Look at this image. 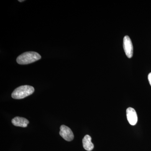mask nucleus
Returning <instances> with one entry per match:
<instances>
[{"label":"nucleus","mask_w":151,"mask_h":151,"mask_svg":"<svg viewBox=\"0 0 151 151\" xmlns=\"http://www.w3.org/2000/svg\"><path fill=\"white\" fill-rule=\"evenodd\" d=\"M91 140L92 138L88 135H86L82 140L83 147L86 150L91 151L94 149V145L91 142Z\"/></svg>","instance_id":"7"},{"label":"nucleus","mask_w":151,"mask_h":151,"mask_svg":"<svg viewBox=\"0 0 151 151\" xmlns=\"http://www.w3.org/2000/svg\"><path fill=\"white\" fill-rule=\"evenodd\" d=\"M59 134L63 139L68 142L73 140L74 138V135L71 130L65 125H62L60 127Z\"/></svg>","instance_id":"4"},{"label":"nucleus","mask_w":151,"mask_h":151,"mask_svg":"<svg viewBox=\"0 0 151 151\" xmlns=\"http://www.w3.org/2000/svg\"><path fill=\"white\" fill-rule=\"evenodd\" d=\"M127 120L132 126H134L138 121L137 115L134 108H129L127 110Z\"/></svg>","instance_id":"5"},{"label":"nucleus","mask_w":151,"mask_h":151,"mask_svg":"<svg viewBox=\"0 0 151 151\" xmlns=\"http://www.w3.org/2000/svg\"><path fill=\"white\" fill-rule=\"evenodd\" d=\"M24 1H20V0H19V1L21 2Z\"/></svg>","instance_id":"9"},{"label":"nucleus","mask_w":151,"mask_h":151,"mask_svg":"<svg viewBox=\"0 0 151 151\" xmlns=\"http://www.w3.org/2000/svg\"><path fill=\"white\" fill-rule=\"evenodd\" d=\"M148 80L151 86V73H149L148 76Z\"/></svg>","instance_id":"8"},{"label":"nucleus","mask_w":151,"mask_h":151,"mask_svg":"<svg viewBox=\"0 0 151 151\" xmlns=\"http://www.w3.org/2000/svg\"><path fill=\"white\" fill-rule=\"evenodd\" d=\"M124 51L128 58H132L133 55V46L131 39L128 36L124 37L123 44Z\"/></svg>","instance_id":"3"},{"label":"nucleus","mask_w":151,"mask_h":151,"mask_svg":"<svg viewBox=\"0 0 151 151\" xmlns=\"http://www.w3.org/2000/svg\"><path fill=\"white\" fill-rule=\"evenodd\" d=\"M12 122L14 126L16 127L23 128L27 127L28 124H29V122L27 119L20 117H15L12 120Z\"/></svg>","instance_id":"6"},{"label":"nucleus","mask_w":151,"mask_h":151,"mask_svg":"<svg viewBox=\"0 0 151 151\" xmlns=\"http://www.w3.org/2000/svg\"><path fill=\"white\" fill-rule=\"evenodd\" d=\"M41 58L40 55L35 52H25L18 57L17 61L18 64L24 65L29 64L39 60Z\"/></svg>","instance_id":"1"},{"label":"nucleus","mask_w":151,"mask_h":151,"mask_svg":"<svg viewBox=\"0 0 151 151\" xmlns=\"http://www.w3.org/2000/svg\"><path fill=\"white\" fill-rule=\"evenodd\" d=\"M34 88L29 85L19 86L15 89L12 94V97L15 99H23L31 95L34 92Z\"/></svg>","instance_id":"2"}]
</instances>
